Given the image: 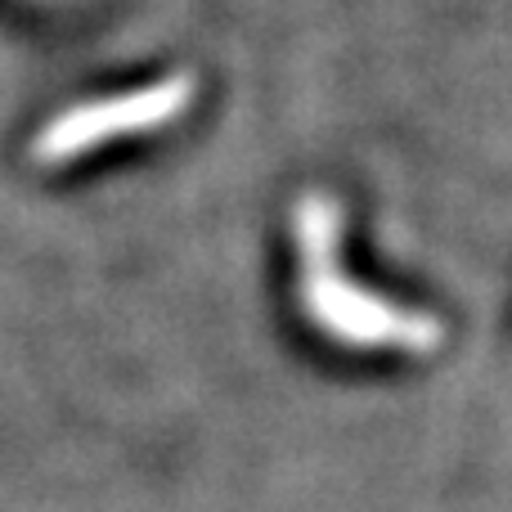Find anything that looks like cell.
<instances>
[{
	"instance_id": "cell-1",
	"label": "cell",
	"mask_w": 512,
	"mask_h": 512,
	"mask_svg": "<svg viewBox=\"0 0 512 512\" xmlns=\"http://www.w3.org/2000/svg\"><path fill=\"white\" fill-rule=\"evenodd\" d=\"M292 243H297V301L301 315L328 342L351 351H396L427 355L445 342L436 315L396 306L351 283L337 265L342 252V207L328 194H306L292 207Z\"/></svg>"
},
{
	"instance_id": "cell-2",
	"label": "cell",
	"mask_w": 512,
	"mask_h": 512,
	"mask_svg": "<svg viewBox=\"0 0 512 512\" xmlns=\"http://www.w3.org/2000/svg\"><path fill=\"white\" fill-rule=\"evenodd\" d=\"M198 99V77L194 72H167L162 81L149 86L122 90V95H104V99H86V104L68 108V113L50 117L32 140V162L41 167H63L77 162L86 153L104 149L108 140L122 135H149L162 126L180 122Z\"/></svg>"
}]
</instances>
